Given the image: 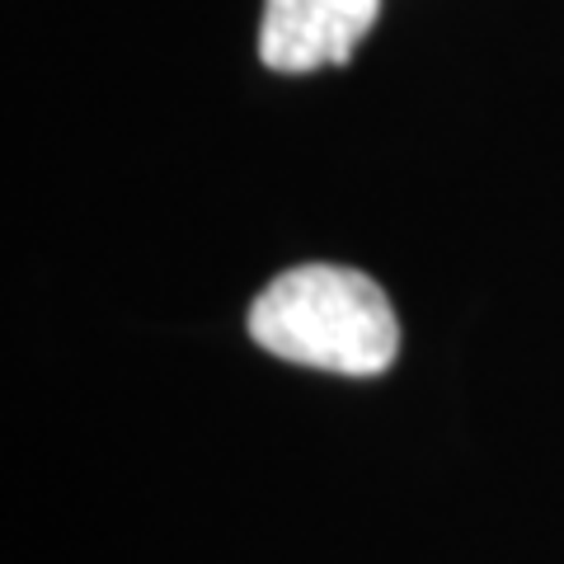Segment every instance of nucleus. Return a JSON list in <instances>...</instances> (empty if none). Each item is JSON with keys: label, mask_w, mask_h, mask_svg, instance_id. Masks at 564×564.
Masks as SVG:
<instances>
[{"label": "nucleus", "mask_w": 564, "mask_h": 564, "mask_svg": "<svg viewBox=\"0 0 564 564\" xmlns=\"http://www.w3.org/2000/svg\"><path fill=\"white\" fill-rule=\"evenodd\" d=\"M250 339L282 362L377 377L400 358V321L358 269L302 263L273 278L250 306Z\"/></svg>", "instance_id": "f257e3e1"}, {"label": "nucleus", "mask_w": 564, "mask_h": 564, "mask_svg": "<svg viewBox=\"0 0 564 564\" xmlns=\"http://www.w3.org/2000/svg\"><path fill=\"white\" fill-rule=\"evenodd\" d=\"M381 0H263L259 62L282 76H306L348 62L372 33Z\"/></svg>", "instance_id": "f03ea898"}]
</instances>
